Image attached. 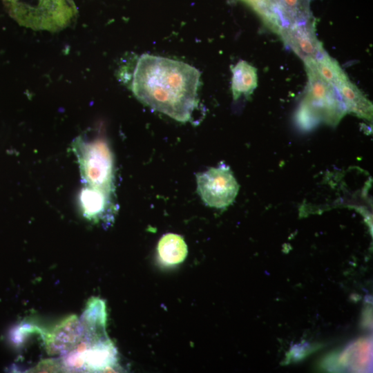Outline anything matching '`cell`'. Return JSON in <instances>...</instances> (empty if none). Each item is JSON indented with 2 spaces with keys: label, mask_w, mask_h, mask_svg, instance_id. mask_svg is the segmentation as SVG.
Here are the masks:
<instances>
[{
  "label": "cell",
  "mask_w": 373,
  "mask_h": 373,
  "mask_svg": "<svg viewBox=\"0 0 373 373\" xmlns=\"http://www.w3.org/2000/svg\"><path fill=\"white\" fill-rule=\"evenodd\" d=\"M347 112L367 120L372 119V104L349 79L336 88Z\"/></svg>",
  "instance_id": "cell-9"
},
{
  "label": "cell",
  "mask_w": 373,
  "mask_h": 373,
  "mask_svg": "<svg viewBox=\"0 0 373 373\" xmlns=\"http://www.w3.org/2000/svg\"><path fill=\"white\" fill-rule=\"evenodd\" d=\"M113 195V193L85 184L78 197L82 215L93 222L108 225L113 221L117 211Z\"/></svg>",
  "instance_id": "cell-7"
},
{
  "label": "cell",
  "mask_w": 373,
  "mask_h": 373,
  "mask_svg": "<svg viewBox=\"0 0 373 373\" xmlns=\"http://www.w3.org/2000/svg\"><path fill=\"white\" fill-rule=\"evenodd\" d=\"M231 91L235 100L242 95L249 96L258 85L256 68L248 62L240 60L231 67Z\"/></svg>",
  "instance_id": "cell-10"
},
{
  "label": "cell",
  "mask_w": 373,
  "mask_h": 373,
  "mask_svg": "<svg viewBox=\"0 0 373 373\" xmlns=\"http://www.w3.org/2000/svg\"><path fill=\"white\" fill-rule=\"evenodd\" d=\"M197 191L203 202L224 209L234 201L239 185L229 166L222 164L196 175Z\"/></svg>",
  "instance_id": "cell-5"
},
{
  "label": "cell",
  "mask_w": 373,
  "mask_h": 373,
  "mask_svg": "<svg viewBox=\"0 0 373 373\" xmlns=\"http://www.w3.org/2000/svg\"><path fill=\"white\" fill-rule=\"evenodd\" d=\"M279 35L284 43L303 61L316 60L326 53L318 39L312 19L297 24L283 26Z\"/></svg>",
  "instance_id": "cell-6"
},
{
  "label": "cell",
  "mask_w": 373,
  "mask_h": 373,
  "mask_svg": "<svg viewBox=\"0 0 373 373\" xmlns=\"http://www.w3.org/2000/svg\"><path fill=\"white\" fill-rule=\"evenodd\" d=\"M72 149L85 184L115 193V161L107 140L102 136H79L73 142Z\"/></svg>",
  "instance_id": "cell-3"
},
{
  "label": "cell",
  "mask_w": 373,
  "mask_h": 373,
  "mask_svg": "<svg viewBox=\"0 0 373 373\" xmlns=\"http://www.w3.org/2000/svg\"><path fill=\"white\" fill-rule=\"evenodd\" d=\"M242 1L254 9L269 29L279 35L283 25L276 0Z\"/></svg>",
  "instance_id": "cell-14"
},
{
  "label": "cell",
  "mask_w": 373,
  "mask_h": 373,
  "mask_svg": "<svg viewBox=\"0 0 373 373\" xmlns=\"http://www.w3.org/2000/svg\"><path fill=\"white\" fill-rule=\"evenodd\" d=\"M80 321L72 316L57 325L47 334L46 346L49 354H66L72 350L82 337Z\"/></svg>",
  "instance_id": "cell-8"
},
{
  "label": "cell",
  "mask_w": 373,
  "mask_h": 373,
  "mask_svg": "<svg viewBox=\"0 0 373 373\" xmlns=\"http://www.w3.org/2000/svg\"><path fill=\"white\" fill-rule=\"evenodd\" d=\"M309 1L276 0L283 26L303 23L312 19Z\"/></svg>",
  "instance_id": "cell-12"
},
{
  "label": "cell",
  "mask_w": 373,
  "mask_h": 373,
  "mask_svg": "<svg viewBox=\"0 0 373 373\" xmlns=\"http://www.w3.org/2000/svg\"><path fill=\"white\" fill-rule=\"evenodd\" d=\"M18 21L33 29L57 30L75 15L73 0H6Z\"/></svg>",
  "instance_id": "cell-4"
},
{
  "label": "cell",
  "mask_w": 373,
  "mask_h": 373,
  "mask_svg": "<svg viewBox=\"0 0 373 373\" xmlns=\"http://www.w3.org/2000/svg\"><path fill=\"white\" fill-rule=\"evenodd\" d=\"M308 83L296 119L303 128H309L320 122L335 126L347 113L334 86L325 81L312 64L305 62Z\"/></svg>",
  "instance_id": "cell-2"
},
{
  "label": "cell",
  "mask_w": 373,
  "mask_h": 373,
  "mask_svg": "<svg viewBox=\"0 0 373 373\" xmlns=\"http://www.w3.org/2000/svg\"><path fill=\"white\" fill-rule=\"evenodd\" d=\"M200 73L184 62L144 54L131 82L136 98L155 111L186 122L198 107Z\"/></svg>",
  "instance_id": "cell-1"
},
{
  "label": "cell",
  "mask_w": 373,
  "mask_h": 373,
  "mask_svg": "<svg viewBox=\"0 0 373 373\" xmlns=\"http://www.w3.org/2000/svg\"><path fill=\"white\" fill-rule=\"evenodd\" d=\"M159 260L166 265L182 262L187 256V245L184 238L178 234L169 233L164 235L157 246Z\"/></svg>",
  "instance_id": "cell-11"
},
{
  "label": "cell",
  "mask_w": 373,
  "mask_h": 373,
  "mask_svg": "<svg viewBox=\"0 0 373 373\" xmlns=\"http://www.w3.org/2000/svg\"><path fill=\"white\" fill-rule=\"evenodd\" d=\"M305 62L310 63L316 73L335 88L349 79L338 62L327 52L316 60Z\"/></svg>",
  "instance_id": "cell-13"
}]
</instances>
